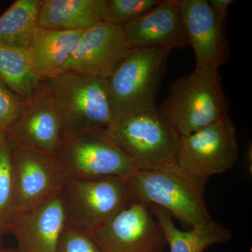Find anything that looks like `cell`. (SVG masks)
I'll return each mask as SVG.
<instances>
[{"instance_id":"1","label":"cell","mask_w":252,"mask_h":252,"mask_svg":"<svg viewBox=\"0 0 252 252\" xmlns=\"http://www.w3.org/2000/svg\"><path fill=\"white\" fill-rule=\"evenodd\" d=\"M125 180L132 200L161 207L184 226L191 228L212 220L205 205L207 182L187 173L177 163L137 170Z\"/></svg>"},{"instance_id":"2","label":"cell","mask_w":252,"mask_h":252,"mask_svg":"<svg viewBox=\"0 0 252 252\" xmlns=\"http://www.w3.org/2000/svg\"><path fill=\"white\" fill-rule=\"evenodd\" d=\"M229 105L219 69L195 68L172 83L158 110L182 137L225 119Z\"/></svg>"},{"instance_id":"3","label":"cell","mask_w":252,"mask_h":252,"mask_svg":"<svg viewBox=\"0 0 252 252\" xmlns=\"http://www.w3.org/2000/svg\"><path fill=\"white\" fill-rule=\"evenodd\" d=\"M59 112L62 140L96 129L113 121L108 80L63 72L47 80Z\"/></svg>"},{"instance_id":"4","label":"cell","mask_w":252,"mask_h":252,"mask_svg":"<svg viewBox=\"0 0 252 252\" xmlns=\"http://www.w3.org/2000/svg\"><path fill=\"white\" fill-rule=\"evenodd\" d=\"M106 130L138 170L177 163L180 135L158 108L118 118Z\"/></svg>"},{"instance_id":"5","label":"cell","mask_w":252,"mask_h":252,"mask_svg":"<svg viewBox=\"0 0 252 252\" xmlns=\"http://www.w3.org/2000/svg\"><path fill=\"white\" fill-rule=\"evenodd\" d=\"M170 53L157 49L130 50L107 79L113 121L131 113L157 109V94Z\"/></svg>"},{"instance_id":"6","label":"cell","mask_w":252,"mask_h":252,"mask_svg":"<svg viewBox=\"0 0 252 252\" xmlns=\"http://www.w3.org/2000/svg\"><path fill=\"white\" fill-rule=\"evenodd\" d=\"M64 177L126 178L138 170L106 129H96L63 139L56 154Z\"/></svg>"},{"instance_id":"7","label":"cell","mask_w":252,"mask_h":252,"mask_svg":"<svg viewBox=\"0 0 252 252\" xmlns=\"http://www.w3.org/2000/svg\"><path fill=\"white\" fill-rule=\"evenodd\" d=\"M69 223L94 232L108 221L131 200L124 177H64L63 185Z\"/></svg>"},{"instance_id":"8","label":"cell","mask_w":252,"mask_h":252,"mask_svg":"<svg viewBox=\"0 0 252 252\" xmlns=\"http://www.w3.org/2000/svg\"><path fill=\"white\" fill-rule=\"evenodd\" d=\"M234 123L228 117L190 135L180 137L177 163L187 173L207 182L233 168L238 160Z\"/></svg>"},{"instance_id":"9","label":"cell","mask_w":252,"mask_h":252,"mask_svg":"<svg viewBox=\"0 0 252 252\" xmlns=\"http://www.w3.org/2000/svg\"><path fill=\"white\" fill-rule=\"evenodd\" d=\"M105 252H165L166 240L146 204L132 200L92 232Z\"/></svg>"},{"instance_id":"10","label":"cell","mask_w":252,"mask_h":252,"mask_svg":"<svg viewBox=\"0 0 252 252\" xmlns=\"http://www.w3.org/2000/svg\"><path fill=\"white\" fill-rule=\"evenodd\" d=\"M6 141L12 149H29L56 155L62 142L61 119L52 94L44 81L25 100Z\"/></svg>"},{"instance_id":"11","label":"cell","mask_w":252,"mask_h":252,"mask_svg":"<svg viewBox=\"0 0 252 252\" xmlns=\"http://www.w3.org/2000/svg\"><path fill=\"white\" fill-rule=\"evenodd\" d=\"M12 157L16 214L36 207L62 188L64 175L54 154L13 148Z\"/></svg>"},{"instance_id":"12","label":"cell","mask_w":252,"mask_h":252,"mask_svg":"<svg viewBox=\"0 0 252 252\" xmlns=\"http://www.w3.org/2000/svg\"><path fill=\"white\" fill-rule=\"evenodd\" d=\"M188 45L195 54V68L219 69L230 54L227 23L222 22L208 0H175Z\"/></svg>"},{"instance_id":"13","label":"cell","mask_w":252,"mask_h":252,"mask_svg":"<svg viewBox=\"0 0 252 252\" xmlns=\"http://www.w3.org/2000/svg\"><path fill=\"white\" fill-rule=\"evenodd\" d=\"M121 26L101 23L84 32L61 72L108 79L130 51Z\"/></svg>"},{"instance_id":"14","label":"cell","mask_w":252,"mask_h":252,"mask_svg":"<svg viewBox=\"0 0 252 252\" xmlns=\"http://www.w3.org/2000/svg\"><path fill=\"white\" fill-rule=\"evenodd\" d=\"M69 223L63 188L31 210L14 215L8 228L20 252H56L63 229Z\"/></svg>"},{"instance_id":"15","label":"cell","mask_w":252,"mask_h":252,"mask_svg":"<svg viewBox=\"0 0 252 252\" xmlns=\"http://www.w3.org/2000/svg\"><path fill=\"white\" fill-rule=\"evenodd\" d=\"M122 29L130 49L171 51L188 45L175 0H160L153 9Z\"/></svg>"},{"instance_id":"16","label":"cell","mask_w":252,"mask_h":252,"mask_svg":"<svg viewBox=\"0 0 252 252\" xmlns=\"http://www.w3.org/2000/svg\"><path fill=\"white\" fill-rule=\"evenodd\" d=\"M85 31H66L39 27L23 51L41 81L60 74L77 49Z\"/></svg>"},{"instance_id":"17","label":"cell","mask_w":252,"mask_h":252,"mask_svg":"<svg viewBox=\"0 0 252 252\" xmlns=\"http://www.w3.org/2000/svg\"><path fill=\"white\" fill-rule=\"evenodd\" d=\"M105 0H42L39 26L66 31H86L103 23Z\"/></svg>"},{"instance_id":"18","label":"cell","mask_w":252,"mask_h":252,"mask_svg":"<svg viewBox=\"0 0 252 252\" xmlns=\"http://www.w3.org/2000/svg\"><path fill=\"white\" fill-rule=\"evenodd\" d=\"M147 205L161 227L170 252H203L212 245L228 243L233 236L229 229L212 220L187 231L179 229L166 210Z\"/></svg>"},{"instance_id":"19","label":"cell","mask_w":252,"mask_h":252,"mask_svg":"<svg viewBox=\"0 0 252 252\" xmlns=\"http://www.w3.org/2000/svg\"><path fill=\"white\" fill-rule=\"evenodd\" d=\"M42 0H16L0 16V44L24 51L39 26Z\"/></svg>"},{"instance_id":"20","label":"cell","mask_w":252,"mask_h":252,"mask_svg":"<svg viewBox=\"0 0 252 252\" xmlns=\"http://www.w3.org/2000/svg\"><path fill=\"white\" fill-rule=\"evenodd\" d=\"M0 79L26 100L41 83L21 50L0 44Z\"/></svg>"},{"instance_id":"21","label":"cell","mask_w":252,"mask_h":252,"mask_svg":"<svg viewBox=\"0 0 252 252\" xmlns=\"http://www.w3.org/2000/svg\"><path fill=\"white\" fill-rule=\"evenodd\" d=\"M15 214L12 149L6 141L0 143V228H8Z\"/></svg>"},{"instance_id":"22","label":"cell","mask_w":252,"mask_h":252,"mask_svg":"<svg viewBox=\"0 0 252 252\" xmlns=\"http://www.w3.org/2000/svg\"><path fill=\"white\" fill-rule=\"evenodd\" d=\"M160 1V0H105L102 21L122 27L148 12Z\"/></svg>"},{"instance_id":"23","label":"cell","mask_w":252,"mask_h":252,"mask_svg":"<svg viewBox=\"0 0 252 252\" xmlns=\"http://www.w3.org/2000/svg\"><path fill=\"white\" fill-rule=\"evenodd\" d=\"M56 252H105L92 232L68 223L63 229Z\"/></svg>"},{"instance_id":"24","label":"cell","mask_w":252,"mask_h":252,"mask_svg":"<svg viewBox=\"0 0 252 252\" xmlns=\"http://www.w3.org/2000/svg\"><path fill=\"white\" fill-rule=\"evenodd\" d=\"M25 99L0 79V143L6 142L8 132L22 111Z\"/></svg>"},{"instance_id":"25","label":"cell","mask_w":252,"mask_h":252,"mask_svg":"<svg viewBox=\"0 0 252 252\" xmlns=\"http://www.w3.org/2000/svg\"><path fill=\"white\" fill-rule=\"evenodd\" d=\"M208 2L214 12L216 14L220 21L227 23L228 10L230 5L233 4L234 1L233 0H208Z\"/></svg>"},{"instance_id":"26","label":"cell","mask_w":252,"mask_h":252,"mask_svg":"<svg viewBox=\"0 0 252 252\" xmlns=\"http://www.w3.org/2000/svg\"><path fill=\"white\" fill-rule=\"evenodd\" d=\"M20 252L18 250H11V251H5V252Z\"/></svg>"}]
</instances>
